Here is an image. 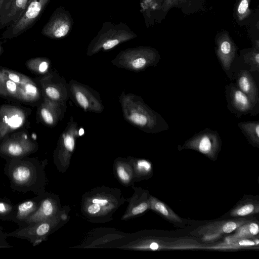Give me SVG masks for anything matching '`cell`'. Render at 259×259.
Here are the masks:
<instances>
[{"instance_id": "cell-29", "label": "cell", "mask_w": 259, "mask_h": 259, "mask_svg": "<svg viewBox=\"0 0 259 259\" xmlns=\"http://www.w3.org/2000/svg\"><path fill=\"white\" fill-rule=\"evenodd\" d=\"M246 50L247 51L242 55L244 62L249 66L250 71H258L259 47L253 46Z\"/></svg>"}, {"instance_id": "cell-12", "label": "cell", "mask_w": 259, "mask_h": 259, "mask_svg": "<svg viewBox=\"0 0 259 259\" xmlns=\"http://www.w3.org/2000/svg\"><path fill=\"white\" fill-rule=\"evenodd\" d=\"M40 83L44 97L67 103L70 92L68 83L64 78L57 73H48L41 78Z\"/></svg>"}, {"instance_id": "cell-11", "label": "cell", "mask_w": 259, "mask_h": 259, "mask_svg": "<svg viewBox=\"0 0 259 259\" xmlns=\"http://www.w3.org/2000/svg\"><path fill=\"white\" fill-rule=\"evenodd\" d=\"M225 94L227 109L237 117L240 118L248 114L251 116L257 114L255 108L248 97L233 82L226 85Z\"/></svg>"}, {"instance_id": "cell-16", "label": "cell", "mask_w": 259, "mask_h": 259, "mask_svg": "<svg viewBox=\"0 0 259 259\" xmlns=\"http://www.w3.org/2000/svg\"><path fill=\"white\" fill-rule=\"evenodd\" d=\"M66 111V103L52 100L44 96L39 113L44 123L54 126L62 120Z\"/></svg>"}, {"instance_id": "cell-8", "label": "cell", "mask_w": 259, "mask_h": 259, "mask_svg": "<svg viewBox=\"0 0 259 259\" xmlns=\"http://www.w3.org/2000/svg\"><path fill=\"white\" fill-rule=\"evenodd\" d=\"M70 98L85 112L102 113L104 107L99 93L88 85L73 79L69 83Z\"/></svg>"}, {"instance_id": "cell-5", "label": "cell", "mask_w": 259, "mask_h": 259, "mask_svg": "<svg viewBox=\"0 0 259 259\" xmlns=\"http://www.w3.org/2000/svg\"><path fill=\"white\" fill-rule=\"evenodd\" d=\"M51 0H29L20 17L6 28L4 39L17 37L32 27L41 17Z\"/></svg>"}, {"instance_id": "cell-25", "label": "cell", "mask_w": 259, "mask_h": 259, "mask_svg": "<svg viewBox=\"0 0 259 259\" xmlns=\"http://www.w3.org/2000/svg\"><path fill=\"white\" fill-rule=\"evenodd\" d=\"M150 206L165 219L172 223H182V220L168 206L154 197L149 201Z\"/></svg>"}, {"instance_id": "cell-26", "label": "cell", "mask_w": 259, "mask_h": 259, "mask_svg": "<svg viewBox=\"0 0 259 259\" xmlns=\"http://www.w3.org/2000/svg\"><path fill=\"white\" fill-rule=\"evenodd\" d=\"M19 88L17 99L28 102H32L40 98V92L36 84L33 81L18 85Z\"/></svg>"}, {"instance_id": "cell-19", "label": "cell", "mask_w": 259, "mask_h": 259, "mask_svg": "<svg viewBox=\"0 0 259 259\" xmlns=\"http://www.w3.org/2000/svg\"><path fill=\"white\" fill-rule=\"evenodd\" d=\"M56 202L55 199L52 196L45 193L41 194L38 207L26 220V226L32 223L54 219L56 213Z\"/></svg>"}, {"instance_id": "cell-3", "label": "cell", "mask_w": 259, "mask_h": 259, "mask_svg": "<svg viewBox=\"0 0 259 259\" xmlns=\"http://www.w3.org/2000/svg\"><path fill=\"white\" fill-rule=\"evenodd\" d=\"M137 37V35L124 23L105 22L89 44L87 55L92 56L101 51H109Z\"/></svg>"}, {"instance_id": "cell-34", "label": "cell", "mask_w": 259, "mask_h": 259, "mask_svg": "<svg viewBox=\"0 0 259 259\" xmlns=\"http://www.w3.org/2000/svg\"><path fill=\"white\" fill-rule=\"evenodd\" d=\"M0 70L7 77L18 85L32 81L27 76L16 71L4 68H1Z\"/></svg>"}, {"instance_id": "cell-14", "label": "cell", "mask_w": 259, "mask_h": 259, "mask_svg": "<svg viewBox=\"0 0 259 259\" xmlns=\"http://www.w3.org/2000/svg\"><path fill=\"white\" fill-rule=\"evenodd\" d=\"M26 114L22 108L4 105L0 107V141L9 133L21 127L25 123Z\"/></svg>"}, {"instance_id": "cell-10", "label": "cell", "mask_w": 259, "mask_h": 259, "mask_svg": "<svg viewBox=\"0 0 259 259\" xmlns=\"http://www.w3.org/2000/svg\"><path fill=\"white\" fill-rule=\"evenodd\" d=\"M54 219L32 223L16 230L6 232V237L25 239L35 246L45 240L54 226Z\"/></svg>"}, {"instance_id": "cell-30", "label": "cell", "mask_w": 259, "mask_h": 259, "mask_svg": "<svg viewBox=\"0 0 259 259\" xmlns=\"http://www.w3.org/2000/svg\"><path fill=\"white\" fill-rule=\"evenodd\" d=\"M50 64V60L48 58L38 57L29 60L26 64L32 71L38 74H45L48 72Z\"/></svg>"}, {"instance_id": "cell-28", "label": "cell", "mask_w": 259, "mask_h": 259, "mask_svg": "<svg viewBox=\"0 0 259 259\" xmlns=\"http://www.w3.org/2000/svg\"><path fill=\"white\" fill-rule=\"evenodd\" d=\"M19 90L18 85L7 77L0 70V95L17 99Z\"/></svg>"}, {"instance_id": "cell-24", "label": "cell", "mask_w": 259, "mask_h": 259, "mask_svg": "<svg viewBox=\"0 0 259 259\" xmlns=\"http://www.w3.org/2000/svg\"><path fill=\"white\" fill-rule=\"evenodd\" d=\"M238 125L250 144L258 148L259 120L240 122Z\"/></svg>"}, {"instance_id": "cell-37", "label": "cell", "mask_w": 259, "mask_h": 259, "mask_svg": "<svg viewBox=\"0 0 259 259\" xmlns=\"http://www.w3.org/2000/svg\"><path fill=\"white\" fill-rule=\"evenodd\" d=\"M149 206V202L146 201H143L132 209V213L133 215L141 214L146 211Z\"/></svg>"}, {"instance_id": "cell-23", "label": "cell", "mask_w": 259, "mask_h": 259, "mask_svg": "<svg viewBox=\"0 0 259 259\" xmlns=\"http://www.w3.org/2000/svg\"><path fill=\"white\" fill-rule=\"evenodd\" d=\"M251 0H236L234 5V18L241 25H247L254 18V12L249 9Z\"/></svg>"}, {"instance_id": "cell-13", "label": "cell", "mask_w": 259, "mask_h": 259, "mask_svg": "<svg viewBox=\"0 0 259 259\" xmlns=\"http://www.w3.org/2000/svg\"><path fill=\"white\" fill-rule=\"evenodd\" d=\"M214 41L217 58L224 71L228 74L236 57L237 47L229 32L225 30L217 33Z\"/></svg>"}, {"instance_id": "cell-17", "label": "cell", "mask_w": 259, "mask_h": 259, "mask_svg": "<svg viewBox=\"0 0 259 259\" xmlns=\"http://www.w3.org/2000/svg\"><path fill=\"white\" fill-rule=\"evenodd\" d=\"M204 0H162L155 20L160 22L172 8L181 9L185 14L193 13L202 9Z\"/></svg>"}, {"instance_id": "cell-33", "label": "cell", "mask_w": 259, "mask_h": 259, "mask_svg": "<svg viewBox=\"0 0 259 259\" xmlns=\"http://www.w3.org/2000/svg\"><path fill=\"white\" fill-rule=\"evenodd\" d=\"M15 208V205L8 198H0V220L11 221Z\"/></svg>"}, {"instance_id": "cell-7", "label": "cell", "mask_w": 259, "mask_h": 259, "mask_svg": "<svg viewBox=\"0 0 259 259\" xmlns=\"http://www.w3.org/2000/svg\"><path fill=\"white\" fill-rule=\"evenodd\" d=\"M222 145V140L216 131L205 128L186 140L183 148L197 151L207 157L217 158Z\"/></svg>"}, {"instance_id": "cell-38", "label": "cell", "mask_w": 259, "mask_h": 259, "mask_svg": "<svg viewBox=\"0 0 259 259\" xmlns=\"http://www.w3.org/2000/svg\"><path fill=\"white\" fill-rule=\"evenodd\" d=\"M117 172L119 178L125 182H128L130 179V176L125 168L122 166H119L117 168Z\"/></svg>"}, {"instance_id": "cell-22", "label": "cell", "mask_w": 259, "mask_h": 259, "mask_svg": "<svg viewBox=\"0 0 259 259\" xmlns=\"http://www.w3.org/2000/svg\"><path fill=\"white\" fill-rule=\"evenodd\" d=\"M235 231V233L226 237L224 243H228L239 239L256 238L259 232V227L257 222L249 221L241 225Z\"/></svg>"}, {"instance_id": "cell-43", "label": "cell", "mask_w": 259, "mask_h": 259, "mask_svg": "<svg viewBox=\"0 0 259 259\" xmlns=\"http://www.w3.org/2000/svg\"><path fill=\"white\" fill-rule=\"evenodd\" d=\"M1 50H2V46H1V43H0V54L1 53Z\"/></svg>"}, {"instance_id": "cell-21", "label": "cell", "mask_w": 259, "mask_h": 259, "mask_svg": "<svg viewBox=\"0 0 259 259\" xmlns=\"http://www.w3.org/2000/svg\"><path fill=\"white\" fill-rule=\"evenodd\" d=\"M40 197L41 194L15 205L11 221L17 224L19 227L26 226V220L37 209Z\"/></svg>"}, {"instance_id": "cell-6", "label": "cell", "mask_w": 259, "mask_h": 259, "mask_svg": "<svg viewBox=\"0 0 259 259\" xmlns=\"http://www.w3.org/2000/svg\"><path fill=\"white\" fill-rule=\"evenodd\" d=\"M36 142L24 132L7 136L0 141V157L6 160L28 156L37 151Z\"/></svg>"}, {"instance_id": "cell-9", "label": "cell", "mask_w": 259, "mask_h": 259, "mask_svg": "<svg viewBox=\"0 0 259 259\" xmlns=\"http://www.w3.org/2000/svg\"><path fill=\"white\" fill-rule=\"evenodd\" d=\"M73 21L70 13L63 7H59L54 11L43 27L41 34L51 39H61L71 31Z\"/></svg>"}, {"instance_id": "cell-41", "label": "cell", "mask_w": 259, "mask_h": 259, "mask_svg": "<svg viewBox=\"0 0 259 259\" xmlns=\"http://www.w3.org/2000/svg\"><path fill=\"white\" fill-rule=\"evenodd\" d=\"M84 134V130L83 128L80 127L78 130V136H81Z\"/></svg>"}, {"instance_id": "cell-15", "label": "cell", "mask_w": 259, "mask_h": 259, "mask_svg": "<svg viewBox=\"0 0 259 259\" xmlns=\"http://www.w3.org/2000/svg\"><path fill=\"white\" fill-rule=\"evenodd\" d=\"M249 220L239 219L223 221L208 224L195 231L196 234L204 235L207 240L215 239L219 236L230 233Z\"/></svg>"}, {"instance_id": "cell-36", "label": "cell", "mask_w": 259, "mask_h": 259, "mask_svg": "<svg viewBox=\"0 0 259 259\" xmlns=\"http://www.w3.org/2000/svg\"><path fill=\"white\" fill-rule=\"evenodd\" d=\"M137 164V168L141 173L149 174L152 170L151 164L147 160L141 159L138 161Z\"/></svg>"}, {"instance_id": "cell-18", "label": "cell", "mask_w": 259, "mask_h": 259, "mask_svg": "<svg viewBox=\"0 0 259 259\" xmlns=\"http://www.w3.org/2000/svg\"><path fill=\"white\" fill-rule=\"evenodd\" d=\"M29 0H4L0 10V29L14 23L21 15Z\"/></svg>"}, {"instance_id": "cell-42", "label": "cell", "mask_w": 259, "mask_h": 259, "mask_svg": "<svg viewBox=\"0 0 259 259\" xmlns=\"http://www.w3.org/2000/svg\"><path fill=\"white\" fill-rule=\"evenodd\" d=\"M4 0H0V10H1V8L2 7V4H3V3L4 2Z\"/></svg>"}, {"instance_id": "cell-27", "label": "cell", "mask_w": 259, "mask_h": 259, "mask_svg": "<svg viewBox=\"0 0 259 259\" xmlns=\"http://www.w3.org/2000/svg\"><path fill=\"white\" fill-rule=\"evenodd\" d=\"M258 202L247 199L233 209L230 215L233 217H243L258 212Z\"/></svg>"}, {"instance_id": "cell-2", "label": "cell", "mask_w": 259, "mask_h": 259, "mask_svg": "<svg viewBox=\"0 0 259 259\" xmlns=\"http://www.w3.org/2000/svg\"><path fill=\"white\" fill-rule=\"evenodd\" d=\"M119 102L124 119L141 131L156 134L169 128L162 116L148 106L140 96L122 91Z\"/></svg>"}, {"instance_id": "cell-35", "label": "cell", "mask_w": 259, "mask_h": 259, "mask_svg": "<svg viewBox=\"0 0 259 259\" xmlns=\"http://www.w3.org/2000/svg\"><path fill=\"white\" fill-rule=\"evenodd\" d=\"M108 203L106 199L103 198H96L92 200L91 204L89 205L87 211L89 214H96L101 210L102 206H104Z\"/></svg>"}, {"instance_id": "cell-20", "label": "cell", "mask_w": 259, "mask_h": 259, "mask_svg": "<svg viewBox=\"0 0 259 259\" xmlns=\"http://www.w3.org/2000/svg\"><path fill=\"white\" fill-rule=\"evenodd\" d=\"M236 87L245 94L256 108L258 106L259 94L257 87L248 70H241L236 76Z\"/></svg>"}, {"instance_id": "cell-40", "label": "cell", "mask_w": 259, "mask_h": 259, "mask_svg": "<svg viewBox=\"0 0 259 259\" xmlns=\"http://www.w3.org/2000/svg\"><path fill=\"white\" fill-rule=\"evenodd\" d=\"M149 248L152 250H156L159 248V245L157 242H153L150 243L149 246Z\"/></svg>"}, {"instance_id": "cell-32", "label": "cell", "mask_w": 259, "mask_h": 259, "mask_svg": "<svg viewBox=\"0 0 259 259\" xmlns=\"http://www.w3.org/2000/svg\"><path fill=\"white\" fill-rule=\"evenodd\" d=\"M162 0H141V7L143 12L149 17H155L161 7Z\"/></svg>"}, {"instance_id": "cell-31", "label": "cell", "mask_w": 259, "mask_h": 259, "mask_svg": "<svg viewBox=\"0 0 259 259\" xmlns=\"http://www.w3.org/2000/svg\"><path fill=\"white\" fill-rule=\"evenodd\" d=\"M258 237L254 238L242 239L228 243H221L214 246V248L229 249L238 248L243 247L254 246L258 244Z\"/></svg>"}, {"instance_id": "cell-4", "label": "cell", "mask_w": 259, "mask_h": 259, "mask_svg": "<svg viewBox=\"0 0 259 259\" xmlns=\"http://www.w3.org/2000/svg\"><path fill=\"white\" fill-rule=\"evenodd\" d=\"M160 59V54L155 48L139 46L121 51L111 62L118 67L140 72L157 65Z\"/></svg>"}, {"instance_id": "cell-1", "label": "cell", "mask_w": 259, "mask_h": 259, "mask_svg": "<svg viewBox=\"0 0 259 259\" xmlns=\"http://www.w3.org/2000/svg\"><path fill=\"white\" fill-rule=\"evenodd\" d=\"M6 161L4 171L12 190L35 195L45 193V161L28 156Z\"/></svg>"}, {"instance_id": "cell-39", "label": "cell", "mask_w": 259, "mask_h": 259, "mask_svg": "<svg viewBox=\"0 0 259 259\" xmlns=\"http://www.w3.org/2000/svg\"><path fill=\"white\" fill-rule=\"evenodd\" d=\"M5 232L3 231V228L0 226V245L3 246L5 248H9L13 247V246L10 245L7 241V237L6 236Z\"/></svg>"}]
</instances>
